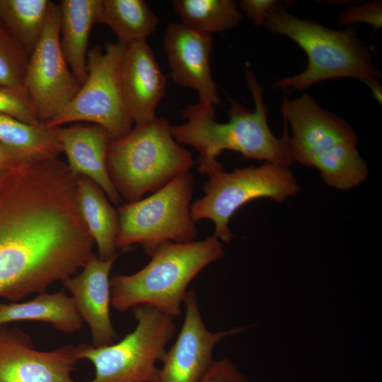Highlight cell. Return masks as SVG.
Returning a JSON list of instances; mask_svg holds the SVG:
<instances>
[{
	"mask_svg": "<svg viewBox=\"0 0 382 382\" xmlns=\"http://www.w3.org/2000/svg\"><path fill=\"white\" fill-rule=\"evenodd\" d=\"M170 127L166 120L156 117L111 140L108 171L121 199L127 203L157 191L192 168L191 153L174 139Z\"/></svg>",
	"mask_w": 382,
	"mask_h": 382,
	"instance_id": "obj_5",
	"label": "cell"
},
{
	"mask_svg": "<svg viewBox=\"0 0 382 382\" xmlns=\"http://www.w3.org/2000/svg\"><path fill=\"white\" fill-rule=\"evenodd\" d=\"M100 23L108 25L124 46L146 40L159 19L143 0H102Z\"/></svg>",
	"mask_w": 382,
	"mask_h": 382,
	"instance_id": "obj_22",
	"label": "cell"
},
{
	"mask_svg": "<svg viewBox=\"0 0 382 382\" xmlns=\"http://www.w3.org/2000/svg\"><path fill=\"white\" fill-rule=\"evenodd\" d=\"M163 45L173 81L197 91L199 102L218 105L220 99L210 67L212 35L173 23L166 30Z\"/></svg>",
	"mask_w": 382,
	"mask_h": 382,
	"instance_id": "obj_14",
	"label": "cell"
},
{
	"mask_svg": "<svg viewBox=\"0 0 382 382\" xmlns=\"http://www.w3.org/2000/svg\"><path fill=\"white\" fill-rule=\"evenodd\" d=\"M0 114L30 125H42L23 86H0Z\"/></svg>",
	"mask_w": 382,
	"mask_h": 382,
	"instance_id": "obj_27",
	"label": "cell"
},
{
	"mask_svg": "<svg viewBox=\"0 0 382 382\" xmlns=\"http://www.w3.org/2000/svg\"><path fill=\"white\" fill-rule=\"evenodd\" d=\"M357 141L335 144L317 154L311 167L317 168L328 186L347 190L359 185L369 175L366 162L359 154Z\"/></svg>",
	"mask_w": 382,
	"mask_h": 382,
	"instance_id": "obj_23",
	"label": "cell"
},
{
	"mask_svg": "<svg viewBox=\"0 0 382 382\" xmlns=\"http://www.w3.org/2000/svg\"><path fill=\"white\" fill-rule=\"evenodd\" d=\"M30 56L0 21V86H23Z\"/></svg>",
	"mask_w": 382,
	"mask_h": 382,
	"instance_id": "obj_26",
	"label": "cell"
},
{
	"mask_svg": "<svg viewBox=\"0 0 382 382\" xmlns=\"http://www.w3.org/2000/svg\"><path fill=\"white\" fill-rule=\"evenodd\" d=\"M77 178L33 161L0 172V297L18 302L76 274L93 255Z\"/></svg>",
	"mask_w": 382,
	"mask_h": 382,
	"instance_id": "obj_1",
	"label": "cell"
},
{
	"mask_svg": "<svg viewBox=\"0 0 382 382\" xmlns=\"http://www.w3.org/2000/svg\"><path fill=\"white\" fill-rule=\"evenodd\" d=\"M77 201L81 215L96 245L98 257L107 260L118 255L116 240L119 216L103 190L84 175L77 178Z\"/></svg>",
	"mask_w": 382,
	"mask_h": 382,
	"instance_id": "obj_20",
	"label": "cell"
},
{
	"mask_svg": "<svg viewBox=\"0 0 382 382\" xmlns=\"http://www.w3.org/2000/svg\"><path fill=\"white\" fill-rule=\"evenodd\" d=\"M117 256L102 260L94 254L81 272L62 282L81 319L89 326L95 347L113 344L117 338L110 313V274Z\"/></svg>",
	"mask_w": 382,
	"mask_h": 382,
	"instance_id": "obj_15",
	"label": "cell"
},
{
	"mask_svg": "<svg viewBox=\"0 0 382 382\" xmlns=\"http://www.w3.org/2000/svg\"><path fill=\"white\" fill-rule=\"evenodd\" d=\"M245 78L255 105L253 110L231 100L228 121L221 123L215 120L214 105L199 102L182 111L185 123L170 127L171 134L179 144L188 145L199 152L198 170L202 173L209 175L223 169L217 157L224 150L286 167L293 162L286 125L284 122L281 137L272 134L268 125L263 88L249 66H246Z\"/></svg>",
	"mask_w": 382,
	"mask_h": 382,
	"instance_id": "obj_2",
	"label": "cell"
},
{
	"mask_svg": "<svg viewBox=\"0 0 382 382\" xmlns=\"http://www.w3.org/2000/svg\"><path fill=\"white\" fill-rule=\"evenodd\" d=\"M184 320L175 342L166 350L154 382H199L214 361L213 350L220 341L244 332L248 327L209 331L200 313L197 296L187 291Z\"/></svg>",
	"mask_w": 382,
	"mask_h": 382,
	"instance_id": "obj_11",
	"label": "cell"
},
{
	"mask_svg": "<svg viewBox=\"0 0 382 382\" xmlns=\"http://www.w3.org/2000/svg\"><path fill=\"white\" fill-rule=\"evenodd\" d=\"M21 162L0 144V171L12 167Z\"/></svg>",
	"mask_w": 382,
	"mask_h": 382,
	"instance_id": "obj_31",
	"label": "cell"
},
{
	"mask_svg": "<svg viewBox=\"0 0 382 382\" xmlns=\"http://www.w3.org/2000/svg\"><path fill=\"white\" fill-rule=\"evenodd\" d=\"M224 255L221 242L213 235L203 241L166 242L140 270L110 278L111 305L124 312L146 304L175 318L182 314L190 283Z\"/></svg>",
	"mask_w": 382,
	"mask_h": 382,
	"instance_id": "obj_4",
	"label": "cell"
},
{
	"mask_svg": "<svg viewBox=\"0 0 382 382\" xmlns=\"http://www.w3.org/2000/svg\"><path fill=\"white\" fill-rule=\"evenodd\" d=\"M194 185V176L188 171L151 195L119 207L117 248L139 243L151 257L166 242L195 241L198 232L191 214Z\"/></svg>",
	"mask_w": 382,
	"mask_h": 382,
	"instance_id": "obj_7",
	"label": "cell"
},
{
	"mask_svg": "<svg viewBox=\"0 0 382 382\" xmlns=\"http://www.w3.org/2000/svg\"><path fill=\"white\" fill-rule=\"evenodd\" d=\"M131 310L137 325L118 342L100 347L77 345L79 359H87L94 366L93 378L86 382L155 381L156 364L176 332L174 318L146 304Z\"/></svg>",
	"mask_w": 382,
	"mask_h": 382,
	"instance_id": "obj_6",
	"label": "cell"
},
{
	"mask_svg": "<svg viewBox=\"0 0 382 382\" xmlns=\"http://www.w3.org/2000/svg\"><path fill=\"white\" fill-rule=\"evenodd\" d=\"M79 360L76 345L38 351L26 332L0 325V382H74Z\"/></svg>",
	"mask_w": 382,
	"mask_h": 382,
	"instance_id": "obj_12",
	"label": "cell"
},
{
	"mask_svg": "<svg viewBox=\"0 0 382 382\" xmlns=\"http://www.w3.org/2000/svg\"><path fill=\"white\" fill-rule=\"evenodd\" d=\"M289 168L266 162L229 173L221 169L207 175L204 195L191 205L194 221L211 220L214 224L213 236L221 242L229 243L233 237L229 221L239 208L258 198L282 202L300 191Z\"/></svg>",
	"mask_w": 382,
	"mask_h": 382,
	"instance_id": "obj_8",
	"label": "cell"
},
{
	"mask_svg": "<svg viewBox=\"0 0 382 382\" xmlns=\"http://www.w3.org/2000/svg\"><path fill=\"white\" fill-rule=\"evenodd\" d=\"M264 26L272 33L292 40L308 58L303 71L277 79L274 84L277 89L304 91L328 79L350 78L364 83L381 76L380 70L374 64L371 49L357 37L354 25L343 30L328 28L314 21L292 15L277 2L270 10Z\"/></svg>",
	"mask_w": 382,
	"mask_h": 382,
	"instance_id": "obj_3",
	"label": "cell"
},
{
	"mask_svg": "<svg viewBox=\"0 0 382 382\" xmlns=\"http://www.w3.org/2000/svg\"><path fill=\"white\" fill-rule=\"evenodd\" d=\"M50 2L0 0V21L30 54L42 35Z\"/></svg>",
	"mask_w": 382,
	"mask_h": 382,
	"instance_id": "obj_25",
	"label": "cell"
},
{
	"mask_svg": "<svg viewBox=\"0 0 382 382\" xmlns=\"http://www.w3.org/2000/svg\"><path fill=\"white\" fill-rule=\"evenodd\" d=\"M366 23L376 32L382 27V1L381 0L365 3L344 8L337 17V24L355 25L356 23Z\"/></svg>",
	"mask_w": 382,
	"mask_h": 382,
	"instance_id": "obj_28",
	"label": "cell"
},
{
	"mask_svg": "<svg viewBox=\"0 0 382 382\" xmlns=\"http://www.w3.org/2000/svg\"><path fill=\"white\" fill-rule=\"evenodd\" d=\"M24 320L47 323L66 334L75 333L83 325L73 299L64 290L41 292L28 301L0 303V325Z\"/></svg>",
	"mask_w": 382,
	"mask_h": 382,
	"instance_id": "obj_19",
	"label": "cell"
},
{
	"mask_svg": "<svg viewBox=\"0 0 382 382\" xmlns=\"http://www.w3.org/2000/svg\"><path fill=\"white\" fill-rule=\"evenodd\" d=\"M274 0H242L237 5L257 27L264 26L270 10L277 3Z\"/></svg>",
	"mask_w": 382,
	"mask_h": 382,
	"instance_id": "obj_30",
	"label": "cell"
},
{
	"mask_svg": "<svg viewBox=\"0 0 382 382\" xmlns=\"http://www.w3.org/2000/svg\"><path fill=\"white\" fill-rule=\"evenodd\" d=\"M280 112L284 122L291 127L289 148L291 158L308 167L317 154L335 144L358 141L349 123L323 108L308 94L294 99L284 95Z\"/></svg>",
	"mask_w": 382,
	"mask_h": 382,
	"instance_id": "obj_13",
	"label": "cell"
},
{
	"mask_svg": "<svg viewBox=\"0 0 382 382\" xmlns=\"http://www.w3.org/2000/svg\"><path fill=\"white\" fill-rule=\"evenodd\" d=\"M102 0H62L59 6L60 45L65 59L82 85L87 78L91 30L100 23Z\"/></svg>",
	"mask_w": 382,
	"mask_h": 382,
	"instance_id": "obj_18",
	"label": "cell"
},
{
	"mask_svg": "<svg viewBox=\"0 0 382 382\" xmlns=\"http://www.w3.org/2000/svg\"><path fill=\"white\" fill-rule=\"evenodd\" d=\"M370 88L374 99L381 105L382 87L378 78H373L364 82Z\"/></svg>",
	"mask_w": 382,
	"mask_h": 382,
	"instance_id": "obj_32",
	"label": "cell"
},
{
	"mask_svg": "<svg viewBox=\"0 0 382 382\" xmlns=\"http://www.w3.org/2000/svg\"><path fill=\"white\" fill-rule=\"evenodd\" d=\"M60 23L59 6L51 1L42 35L30 54L23 83L39 121L45 125L65 110L81 86L63 54Z\"/></svg>",
	"mask_w": 382,
	"mask_h": 382,
	"instance_id": "obj_10",
	"label": "cell"
},
{
	"mask_svg": "<svg viewBox=\"0 0 382 382\" xmlns=\"http://www.w3.org/2000/svg\"><path fill=\"white\" fill-rule=\"evenodd\" d=\"M123 100L135 125L154 120L166 80L146 40L125 46L120 66Z\"/></svg>",
	"mask_w": 382,
	"mask_h": 382,
	"instance_id": "obj_16",
	"label": "cell"
},
{
	"mask_svg": "<svg viewBox=\"0 0 382 382\" xmlns=\"http://www.w3.org/2000/svg\"><path fill=\"white\" fill-rule=\"evenodd\" d=\"M172 5L182 24L211 35L237 26L243 18L233 0H174Z\"/></svg>",
	"mask_w": 382,
	"mask_h": 382,
	"instance_id": "obj_24",
	"label": "cell"
},
{
	"mask_svg": "<svg viewBox=\"0 0 382 382\" xmlns=\"http://www.w3.org/2000/svg\"><path fill=\"white\" fill-rule=\"evenodd\" d=\"M125 46L119 42L94 47L87 54V78L79 91L50 128L74 122H89L103 127L111 140L132 129L120 86V66Z\"/></svg>",
	"mask_w": 382,
	"mask_h": 382,
	"instance_id": "obj_9",
	"label": "cell"
},
{
	"mask_svg": "<svg viewBox=\"0 0 382 382\" xmlns=\"http://www.w3.org/2000/svg\"><path fill=\"white\" fill-rule=\"evenodd\" d=\"M51 129L66 154L71 172L93 180L111 202L120 204L122 199L108 171L107 155L111 141L108 132L97 125Z\"/></svg>",
	"mask_w": 382,
	"mask_h": 382,
	"instance_id": "obj_17",
	"label": "cell"
},
{
	"mask_svg": "<svg viewBox=\"0 0 382 382\" xmlns=\"http://www.w3.org/2000/svg\"><path fill=\"white\" fill-rule=\"evenodd\" d=\"M0 144L17 159L25 161L58 158L63 149L52 129L30 125L0 114Z\"/></svg>",
	"mask_w": 382,
	"mask_h": 382,
	"instance_id": "obj_21",
	"label": "cell"
},
{
	"mask_svg": "<svg viewBox=\"0 0 382 382\" xmlns=\"http://www.w3.org/2000/svg\"><path fill=\"white\" fill-rule=\"evenodd\" d=\"M199 382H248L247 378L231 360H215Z\"/></svg>",
	"mask_w": 382,
	"mask_h": 382,
	"instance_id": "obj_29",
	"label": "cell"
}]
</instances>
